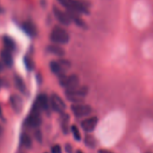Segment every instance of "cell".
Masks as SVG:
<instances>
[{
	"instance_id": "6da1fadb",
	"label": "cell",
	"mask_w": 153,
	"mask_h": 153,
	"mask_svg": "<svg viewBox=\"0 0 153 153\" xmlns=\"http://www.w3.org/2000/svg\"><path fill=\"white\" fill-rule=\"evenodd\" d=\"M58 2L64 7L68 12L76 13L78 15H88V7L79 0H58Z\"/></svg>"
},
{
	"instance_id": "7a4b0ae2",
	"label": "cell",
	"mask_w": 153,
	"mask_h": 153,
	"mask_svg": "<svg viewBox=\"0 0 153 153\" xmlns=\"http://www.w3.org/2000/svg\"><path fill=\"white\" fill-rule=\"evenodd\" d=\"M88 94V88L86 86L80 87V85L72 89H68L65 92L67 99L74 104L83 103Z\"/></svg>"
},
{
	"instance_id": "3957f363",
	"label": "cell",
	"mask_w": 153,
	"mask_h": 153,
	"mask_svg": "<svg viewBox=\"0 0 153 153\" xmlns=\"http://www.w3.org/2000/svg\"><path fill=\"white\" fill-rule=\"evenodd\" d=\"M50 40L52 43H56L59 45L67 44L69 41L68 33L60 26H55L50 34Z\"/></svg>"
},
{
	"instance_id": "277c9868",
	"label": "cell",
	"mask_w": 153,
	"mask_h": 153,
	"mask_svg": "<svg viewBox=\"0 0 153 153\" xmlns=\"http://www.w3.org/2000/svg\"><path fill=\"white\" fill-rule=\"evenodd\" d=\"M59 84L62 88H66V90L68 89H72L76 87L79 86V76L76 75H62L60 76H59Z\"/></svg>"
},
{
	"instance_id": "5b68a950",
	"label": "cell",
	"mask_w": 153,
	"mask_h": 153,
	"mask_svg": "<svg viewBox=\"0 0 153 153\" xmlns=\"http://www.w3.org/2000/svg\"><path fill=\"white\" fill-rule=\"evenodd\" d=\"M70 68V63L64 59H60L59 61H51L50 62V68L51 72L59 76L65 74V71Z\"/></svg>"
},
{
	"instance_id": "8992f818",
	"label": "cell",
	"mask_w": 153,
	"mask_h": 153,
	"mask_svg": "<svg viewBox=\"0 0 153 153\" xmlns=\"http://www.w3.org/2000/svg\"><path fill=\"white\" fill-rule=\"evenodd\" d=\"M41 110L33 104L32 111L28 117L26 118L25 123L31 128H37L42 123V117H41Z\"/></svg>"
},
{
	"instance_id": "52a82bcc",
	"label": "cell",
	"mask_w": 153,
	"mask_h": 153,
	"mask_svg": "<svg viewBox=\"0 0 153 153\" xmlns=\"http://www.w3.org/2000/svg\"><path fill=\"white\" fill-rule=\"evenodd\" d=\"M71 111L76 117L81 118V117H85V116L89 115L93 112V109L88 105L78 103V104H73L71 105Z\"/></svg>"
},
{
	"instance_id": "ba28073f",
	"label": "cell",
	"mask_w": 153,
	"mask_h": 153,
	"mask_svg": "<svg viewBox=\"0 0 153 153\" xmlns=\"http://www.w3.org/2000/svg\"><path fill=\"white\" fill-rule=\"evenodd\" d=\"M50 106L53 111L59 113L60 114H63L66 109V104L64 103L63 99L56 94L51 95L50 98Z\"/></svg>"
},
{
	"instance_id": "9c48e42d",
	"label": "cell",
	"mask_w": 153,
	"mask_h": 153,
	"mask_svg": "<svg viewBox=\"0 0 153 153\" xmlns=\"http://www.w3.org/2000/svg\"><path fill=\"white\" fill-rule=\"evenodd\" d=\"M97 123H98V118L97 116H92V117H88L83 120L80 125H81V128L86 132H91L96 129Z\"/></svg>"
},
{
	"instance_id": "30bf717a",
	"label": "cell",
	"mask_w": 153,
	"mask_h": 153,
	"mask_svg": "<svg viewBox=\"0 0 153 153\" xmlns=\"http://www.w3.org/2000/svg\"><path fill=\"white\" fill-rule=\"evenodd\" d=\"M34 105L41 110L44 112H49L50 110V99L45 94H41L37 97Z\"/></svg>"
},
{
	"instance_id": "8fae6325",
	"label": "cell",
	"mask_w": 153,
	"mask_h": 153,
	"mask_svg": "<svg viewBox=\"0 0 153 153\" xmlns=\"http://www.w3.org/2000/svg\"><path fill=\"white\" fill-rule=\"evenodd\" d=\"M53 14H54V16L55 18L63 25H69L71 21H70V18L68 15V13L62 11L61 9L58 8L57 7H53Z\"/></svg>"
},
{
	"instance_id": "7c38bea8",
	"label": "cell",
	"mask_w": 153,
	"mask_h": 153,
	"mask_svg": "<svg viewBox=\"0 0 153 153\" xmlns=\"http://www.w3.org/2000/svg\"><path fill=\"white\" fill-rule=\"evenodd\" d=\"M22 29L28 36H30L32 38H33L37 35V28L33 22L25 21L22 25Z\"/></svg>"
},
{
	"instance_id": "4fadbf2b",
	"label": "cell",
	"mask_w": 153,
	"mask_h": 153,
	"mask_svg": "<svg viewBox=\"0 0 153 153\" xmlns=\"http://www.w3.org/2000/svg\"><path fill=\"white\" fill-rule=\"evenodd\" d=\"M46 50L49 53L52 54V55H55L57 57H59V58H62L64 57L65 55V51L64 49L59 45V44H56V43H51V44H49L47 47H46Z\"/></svg>"
},
{
	"instance_id": "5bb4252c",
	"label": "cell",
	"mask_w": 153,
	"mask_h": 153,
	"mask_svg": "<svg viewBox=\"0 0 153 153\" xmlns=\"http://www.w3.org/2000/svg\"><path fill=\"white\" fill-rule=\"evenodd\" d=\"M10 103H11V105H12L13 110L16 114H19L22 111L24 103H23L22 98L19 96H16V95L11 96V97H10Z\"/></svg>"
},
{
	"instance_id": "9a60e30c",
	"label": "cell",
	"mask_w": 153,
	"mask_h": 153,
	"mask_svg": "<svg viewBox=\"0 0 153 153\" xmlns=\"http://www.w3.org/2000/svg\"><path fill=\"white\" fill-rule=\"evenodd\" d=\"M0 57H1L2 61L4 64L7 67H11L13 65V56L11 54V51L5 49L0 52Z\"/></svg>"
},
{
	"instance_id": "2e32d148",
	"label": "cell",
	"mask_w": 153,
	"mask_h": 153,
	"mask_svg": "<svg viewBox=\"0 0 153 153\" xmlns=\"http://www.w3.org/2000/svg\"><path fill=\"white\" fill-rule=\"evenodd\" d=\"M3 42L5 44L6 49L8 50V51H10L11 52L14 51L16 49V42L11 37H9V36H5L3 38Z\"/></svg>"
},
{
	"instance_id": "e0dca14e",
	"label": "cell",
	"mask_w": 153,
	"mask_h": 153,
	"mask_svg": "<svg viewBox=\"0 0 153 153\" xmlns=\"http://www.w3.org/2000/svg\"><path fill=\"white\" fill-rule=\"evenodd\" d=\"M15 84H16L17 89H18L20 92H22V93H24V94L26 92V86H25V84L23 79L21 78L20 76H18V75H16V76H15Z\"/></svg>"
},
{
	"instance_id": "ac0fdd59",
	"label": "cell",
	"mask_w": 153,
	"mask_h": 153,
	"mask_svg": "<svg viewBox=\"0 0 153 153\" xmlns=\"http://www.w3.org/2000/svg\"><path fill=\"white\" fill-rule=\"evenodd\" d=\"M68 122H69V117L66 114H61V127L64 134L68 133Z\"/></svg>"
},
{
	"instance_id": "d6986e66",
	"label": "cell",
	"mask_w": 153,
	"mask_h": 153,
	"mask_svg": "<svg viewBox=\"0 0 153 153\" xmlns=\"http://www.w3.org/2000/svg\"><path fill=\"white\" fill-rule=\"evenodd\" d=\"M84 143L86 146L91 148V149H94L96 146H97V140L96 139L92 136V135H86L85 139H84Z\"/></svg>"
},
{
	"instance_id": "ffe728a7",
	"label": "cell",
	"mask_w": 153,
	"mask_h": 153,
	"mask_svg": "<svg viewBox=\"0 0 153 153\" xmlns=\"http://www.w3.org/2000/svg\"><path fill=\"white\" fill-rule=\"evenodd\" d=\"M21 143L25 148L29 149V148L32 147V140H31L30 136L27 133H23L21 135Z\"/></svg>"
},
{
	"instance_id": "44dd1931",
	"label": "cell",
	"mask_w": 153,
	"mask_h": 153,
	"mask_svg": "<svg viewBox=\"0 0 153 153\" xmlns=\"http://www.w3.org/2000/svg\"><path fill=\"white\" fill-rule=\"evenodd\" d=\"M70 131L72 132V135H73L74 139L76 141H80V140H81V134H80V131L79 130V128L76 127V125H72L70 127Z\"/></svg>"
},
{
	"instance_id": "7402d4cb",
	"label": "cell",
	"mask_w": 153,
	"mask_h": 153,
	"mask_svg": "<svg viewBox=\"0 0 153 153\" xmlns=\"http://www.w3.org/2000/svg\"><path fill=\"white\" fill-rule=\"evenodd\" d=\"M25 66H26V68L28 69H33V61L29 58H25Z\"/></svg>"
},
{
	"instance_id": "603a6c76",
	"label": "cell",
	"mask_w": 153,
	"mask_h": 153,
	"mask_svg": "<svg viewBox=\"0 0 153 153\" xmlns=\"http://www.w3.org/2000/svg\"><path fill=\"white\" fill-rule=\"evenodd\" d=\"M51 153H62L61 148L59 145L56 144L53 147H51Z\"/></svg>"
},
{
	"instance_id": "cb8c5ba5",
	"label": "cell",
	"mask_w": 153,
	"mask_h": 153,
	"mask_svg": "<svg viewBox=\"0 0 153 153\" xmlns=\"http://www.w3.org/2000/svg\"><path fill=\"white\" fill-rule=\"evenodd\" d=\"M34 136H35L36 140H37L39 142H42V132H41L39 130H37V131H35V134H34Z\"/></svg>"
},
{
	"instance_id": "d4e9b609",
	"label": "cell",
	"mask_w": 153,
	"mask_h": 153,
	"mask_svg": "<svg viewBox=\"0 0 153 153\" xmlns=\"http://www.w3.org/2000/svg\"><path fill=\"white\" fill-rule=\"evenodd\" d=\"M65 150L67 153H73V149L70 144H66L65 145Z\"/></svg>"
},
{
	"instance_id": "484cf974",
	"label": "cell",
	"mask_w": 153,
	"mask_h": 153,
	"mask_svg": "<svg viewBox=\"0 0 153 153\" xmlns=\"http://www.w3.org/2000/svg\"><path fill=\"white\" fill-rule=\"evenodd\" d=\"M98 153H113V152L106 150V149H100V150H98Z\"/></svg>"
},
{
	"instance_id": "4316f807",
	"label": "cell",
	"mask_w": 153,
	"mask_h": 153,
	"mask_svg": "<svg viewBox=\"0 0 153 153\" xmlns=\"http://www.w3.org/2000/svg\"><path fill=\"white\" fill-rule=\"evenodd\" d=\"M2 87H3V80L0 79V88H2Z\"/></svg>"
},
{
	"instance_id": "83f0119b",
	"label": "cell",
	"mask_w": 153,
	"mask_h": 153,
	"mask_svg": "<svg viewBox=\"0 0 153 153\" xmlns=\"http://www.w3.org/2000/svg\"><path fill=\"white\" fill-rule=\"evenodd\" d=\"M3 133V128L1 127V125H0V135H1Z\"/></svg>"
},
{
	"instance_id": "f1b7e54d",
	"label": "cell",
	"mask_w": 153,
	"mask_h": 153,
	"mask_svg": "<svg viewBox=\"0 0 153 153\" xmlns=\"http://www.w3.org/2000/svg\"><path fill=\"white\" fill-rule=\"evenodd\" d=\"M76 153H83L81 150H78V151H76Z\"/></svg>"
},
{
	"instance_id": "f546056e",
	"label": "cell",
	"mask_w": 153,
	"mask_h": 153,
	"mask_svg": "<svg viewBox=\"0 0 153 153\" xmlns=\"http://www.w3.org/2000/svg\"><path fill=\"white\" fill-rule=\"evenodd\" d=\"M0 70H2V65L0 64Z\"/></svg>"
},
{
	"instance_id": "4dcf8cb0",
	"label": "cell",
	"mask_w": 153,
	"mask_h": 153,
	"mask_svg": "<svg viewBox=\"0 0 153 153\" xmlns=\"http://www.w3.org/2000/svg\"><path fill=\"white\" fill-rule=\"evenodd\" d=\"M45 153H47V152H45Z\"/></svg>"
}]
</instances>
